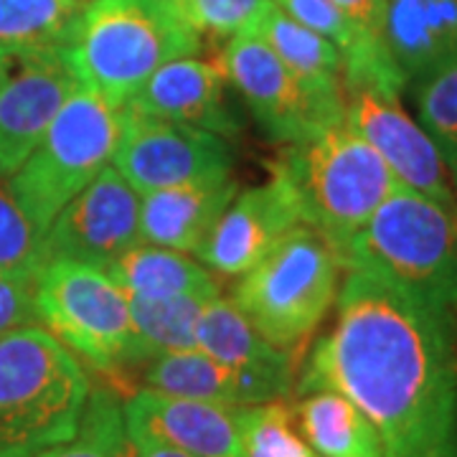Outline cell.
Here are the masks:
<instances>
[{
  "mask_svg": "<svg viewBox=\"0 0 457 457\" xmlns=\"http://www.w3.org/2000/svg\"><path fill=\"white\" fill-rule=\"evenodd\" d=\"M295 420L300 435L320 457H384L376 427L343 394H303Z\"/></svg>",
  "mask_w": 457,
  "mask_h": 457,
  "instance_id": "7402d4cb",
  "label": "cell"
},
{
  "mask_svg": "<svg viewBox=\"0 0 457 457\" xmlns=\"http://www.w3.org/2000/svg\"><path fill=\"white\" fill-rule=\"evenodd\" d=\"M272 179L290 196L300 224L318 231L338 254L402 186L381 155L345 122L305 143L282 145Z\"/></svg>",
  "mask_w": 457,
  "mask_h": 457,
  "instance_id": "3957f363",
  "label": "cell"
},
{
  "mask_svg": "<svg viewBox=\"0 0 457 457\" xmlns=\"http://www.w3.org/2000/svg\"><path fill=\"white\" fill-rule=\"evenodd\" d=\"M112 168L145 196L204 179L231 176L234 150L216 132L122 110Z\"/></svg>",
  "mask_w": 457,
  "mask_h": 457,
  "instance_id": "30bf717a",
  "label": "cell"
},
{
  "mask_svg": "<svg viewBox=\"0 0 457 457\" xmlns=\"http://www.w3.org/2000/svg\"><path fill=\"white\" fill-rule=\"evenodd\" d=\"M38 326L99 374L130 369V300L102 267L49 262L36 287Z\"/></svg>",
  "mask_w": 457,
  "mask_h": 457,
  "instance_id": "ba28073f",
  "label": "cell"
},
{
  "mask_svg": "<svg viewBox=\"0 0 457 457\" xmlns=\"http://www.w3.org/2000/svg\"><path fill=\"white\" fill-rule=\"evenodd\" d=\"M295 227H300V216L293 201L278 180L270 179L262 186L239 188L194 254L216 275L242 278Z\"/></svg>",
  "mask_w": 457,
  "mask_h": 457,
  "instance_id": "9a60e30c",
  "label": "cell"
},
{
  "mask_svg": "<svg viewBox=\"0 0 457 457\" xmlns=\"http://www.w3.org/2000/svg\"><path fill=\"white\" fill-rule=\"evenodd\" d=\"M345 92V125L389 165L396 180L442 206L457 209L450 173L429 135L402 107L396 95L356 87Z\"/></svg>",
  "mask_w": 457,
  "mask_h": 457,
  "instance_id": "4fadbf2b",
  "label": "cell"
},
{
  "mask_svg": "<svg viewBox=\"0 0 457 457\" xmlns=\"http://www.w3.org/2000/svg\"><path fill=\"white\" fill-rule=\"evenodd\" d=\"M363 31L381 41V0H333ZM384 44V41H381Z\"/></svg>",
  "mask_w": 457,
  "mask_h": 457,
  "instance_id": "1f68e13d",
  "label": "cell"
},
{
  "mask_svg": "<svg viewBox=\"0 0 457 457\" xmlns=\"http://www.w3.org/2000/svg\"><path fill=\"white\" fill-rule=\"evenodd\" d=\"M36 457H132L125 409L117 394L92 386L77 435Z\"/></svg>",
  "mask_w": 457,
  "mask_h": 457,
  "instance_id": "4316f807",
  "label": "cell"
},
{
  "mask_svg": "<svg viewBox=\"0 0 457 457\" xmlns=\"http://www.w3.org/2000/svg\"><path fill=\"white\" fill-rule=\"evenodd\" d=\"M201 46L170 0H87L66 54L77 82L122 110L161 66Z\"/></svg>",
  "mask_w": 457,
  "mask_h": 457,
  "instance_id": "7a4b0ae2",
  "label": "cell"
},
{
  "mask_svg": "<svg viewBox=\"0 0 457 457\" xmlns=\"http://www.w3.org/2000/svg\"><path fill=\"white\" fill-rule=\"evenodd\" d=\"M140 242V194L107 165L66 204L44 234L46 264L56 260L104 267Z\"/></svg>",
  "mask_w": 457,
  "mask_h": 457,
  "instance_id": "7c38bea8",
  "label": "cell"
},
{
  "mask_svg": "<svg viewBox=\"0 0 457 457\" xmlns=\"http://www.w3.org/2000/svg\"><path fill=\"white\" fill-rule=\"evenodd\" d=\"M102 270L128 297L140 300H165L194 293L219 295V282L213 279L209 267L188 257L186 252L147 242L132 245Z\"/></svg>",
  "mask_w": 457,
  "mask_h": 457,
  "instance_id": "44dd1931",
  "label": "cell"
},
{
  "mask_svg": "<svg viewBox=\"0 0 457 457\" xmlns=\"http://www.w3.org/2000/svg\"><path fill=\"white\" fill-rule=\"evenodd\" d=\"M196 348L234 371L254 376L279 399L293 394L295 356L267 341L234 305V300L213 297L196 323Z\"/></svg>",
  "mask_w": 457,
  "mask_h": 457,
  "instance_id": "d6986e66",
  "label": "cell"
},
{
  "mask_svg": "<svg viewBox=\"0 0 457 457\" xmlns=\"http://www.w3.org/2000/svg\"><path fill=\"white\" fill-rule=\"evenodd\" d=\"M132 442V457H196L176 450V447H168V445H158V442H145V440H130Z\"/></svg>",
  "mask_w": 457,
  "mask_h": 457,
  "instance_id": "d6a6232c",
  "label": "cell"
},
{
  "mask_svg": "<svg viewBox=\"0 0 457 457\" xmlns=\"http://www.w3.org/2000/svg\"><path fill=\"white\" fill-rule=\"evenodd\" d=\"M130 440L158 442L196 457H245L242 411L140 386L122 402Z\"/></svg>",
  "mask_w": 457,
  "mask_h": 457,
  "instance_id": "5bb4252c",
  "label": "cell"
},
{
  "mask_svg": "<svg viewBox=\"0 0 457 457\" xmlns=\"http://www.w3.org/2000/svg\"><path fill=\"white\" fill-rule=\"evenodd\" d=\"M179 16L204 38L231 41L234 36L257 31L275 0H170Z\"/></svg>",
  "mask_w": 457,
  "mask_h": 457,
  "instance_id": "f1b7e54d",
  "label": "cell"
},
{
  "mask_svg": "<svg viewBox=\"0 0 457 457\" xmlns=\"http://www.w3.org/2000/svg\"><path fill=\"white\" fill-rule=\"evenodd\" d=\"M341 272L330 242L300 224L242 275L231 300L267 341L297 356L333 308Z\"/></svg>",
  "mask_w": 457,
  "mask_h": 457,
  "instance_id": "8992f818",
  "label": "cell"
},
{
  "mask_svg": "<svg viewBox=\"0 0 457 457\" xmlns=\"http://www.w3.org/2000/svg\"><path fill=\"white\" fill-rule=\"evenodd\" d=\"M213 297L219 295L194 293L176 295L165 300L128 297L132 320V351L128 371H137L155 356L196 348V323L201 311Z\"/></svg>",
  "mask_w": 457,
  "mask_h": 457,
  "instance_id": "603a6c76",
  "label": "cell"
},
{
  "mask_svg": "<svg viewBox=\"0 0 457 457\" xmlns=\"http://www.w3.org/2000/svg\"><path fill=\"white\" fill-rule=\"evenodd\" d=\"M227 87L216 62L183 56L161 66L122 110L216 132L228 140L242 132L245 120L231 107Z\"/></svg>",
  "mask_w": 457,
  "mask_h": 457,
  "instance_id": "2e32d148",
  "label": "cell"
},
{
  "mask_svg": "<svg viewBox=\"0 0 457 457\" xmlns=\"http://www.w3.org/2000/svg\"><path fill=\"white\" fill-rule=\"evenodd\" d=\"M137 374L145 389L228 407H254L279 399L278 394L254 376L234 371L231 366L198 348L155 356L145 366H140Z\"/></svg>",
  "mask_w": 457,
  "mask_h": 457,
  "instance_id": "ffe728a7",
  "label": "cell"
},
{
  "mask_svg": "<svg viewBox=\"0 0 457 457\" xmlns=\"http://www.w3.org/2000/svg\"><path fill=\"white\" fill-rule=\"evenodd\" d=\"M120 132L122 110L82 84L62 104L29 158L8 176L18 204L41 237L66 204L112 163Z\"/></svg>",
  "mask_w": 457,
  "mask_h": 457,
  "instance_id": "52a82bcc",
  "label": "cell"
},
{
  "mask_svg": "<svg viewBox=\"0 0 457 457\" xmlns=\"http://www.w3.org/2000/svg\"><path fill=\"white\" fill-rule=\"evenodd\" d=\"M336 323L300 374V396L338 392L376 427L384 457H457V315L343 270Z\"/></svg>",
  "mask_w": 457,
  "mask_h": 457,
  "instance_id": "6da1fadb",
  "label": "cell"
},
{
  "mask_svg": "<svg viewBox=\"0 0 457 457\" xmlns=\"http://www.w3.org/2000/svg\"><path fill=\"white\" fill-rule=\"evenodd\" d=\"M381 41L414 82L457 59V0H381Z\"/></svg>",
  "mask_w": 457,
  "mask_h": 457,
  "instance_id": "ac0fdd59",
  "label": "cell"
},
{
  "mask_svg": "<svg viewBox=\"0 0 457 457\" xmlns=\"http://www.w3.org/2000/svg\"><path fill=\"white\" fill-rule=\"evenodd\" d=\"M216 66L275 145L305 143L345 122V92L330 95L305 87L257 31L227 41Z\"/></svg>",
  "mask_w": 457,
  "mask_h": 457,
  "instance_id": "9c48e42d",
  "label": "cell"
},
{
  "mask_svg": "<svg viewBox=\"0 0 457 457\" xmlns=\"http://www.w3.org/2000/svg\"><path fill=\"white\" fill-rule=\"evenodd\" d=\"M422 130L440 153L457 191V59L407 84Z\"/></svg>",
  "mask_w": 457,
  "mask_h": 457,
  "instance_id": "484cf974",
  "label": "cell"
},
{
  "mask_svg": "<svg viewBox=\"0 0 457 457\" xmlns=\"http://www.w3.org/2000/svg\"><path fill=\"white\" fill-rule=\"evenodd\" d=\"M239 194L234 176L204 179L140 196V242L196 252Z\"/></svg>",
  "mask_w": 457,
  "mask_h": 457,
  "instance_id": "e0dca14e",
  "label": "cell"
},
{
  "mask_svg": "<svg viewBox=\"0 0 457 457\" xmlns=\"http://www.w3.org/2000/svg\"><path fill=\"white\" fill-rule=\"evenodd\" d=\"M293 409L285 399L242 411L245 457H320L293 427Z\"/></svg>",
  "mask_w": 457,
  "mask_h": 457,
  "instance_id": "83f0119b",
  "label": "cell"
},
{
  "mask_svg": "<svg viewBox=\"0 0 457 457\" xmlns=\"http://www.w3.org/2000/svg\"><path fill=\"white\" fill-rule=\"evenodd\" d=\"M38 278L41 275L33 272L0 270V338L18 328L38 326V315H36Z\"/></svg>",
  "mask_w": 457,
  "mask_h": 457,
  "instance_id": "4dcf8cb0",
  "label": "cell"
},
{
  "mask_svg": "<svg viewBox=\"0 0 457 457\" xmlns=\"http://www.w3.org/2000/svg\"><path fill=\"white\" fill-rule=\"evenodd\" d=\"M257 33L305 87L341 95L343 56L323 36L282 13L278 5L270 8V13L257 26Z\"/></svg>",
  "mask_w": 457,
  "mask_h": 457,
  "instance_id": "cb8c5ba5",
  "label": "cell"
},
{
  "mask_svg": "<svg viewBox=\"0 0 457 457\" xmlns=\"http://www.w3.org/2000/svg\"><path fill=\"white\" fill-rule=\"evenodd\" d=\"M79 87L66 46L0 49V173L13 176Z\"/></svg>",
  "mask_w": 457,
  "mask_h": 457,
  "instance_id": "8fae6325",
  "label": "cell"
},
{
  "mask_svg": "<svg viewBox=\"0 0 457 457\" xmlns=\"http://www.w3.org/2000/svg\"><path fill=\"white\" fill-rule=\"evenodd\" d=\"M87 0H0V49L66 46Z\"/></svg>",
  "mask_w": 457,
  "mask_h": 457,
  "instance_id": "d4e9b609",
  "label": "cell"
},
{
  "mask_svg": "<svg viewBox=\"0 0 457 457\" xmlns=\"http://www.w3.org/2000/svg\"><path fill=\"white\" fill-rule=\"evenodd\" d=\"M338 257L343 270L457 311V209L399 186Z\"/></svg>",
  "mask_w": 457,
  "mask_h": 457,
  "instance_id": "5b68a950",
  "label": "cell"
},
{
  "mask_svg": "<svg viewBox=\"0 0 457 457\" xmlns=\"http://www.w3.org/2000/svg\"><path fill=\"white\" fill-rule=\"evenodd\" d=\"M44 267V237L18 204L11 179L0 173V270L41 275Z\"/></svg>",
  "mask_w": 457,
  "mask_h": 457,
  "instance_id": "f546056e",
  "label": "cell"
},
{
  "mask_svg": "<svg viewBox=\"0 0 457 457\" xmlns=\"http://www.w3.org/2000/svg\"><path fill=\"white\" fill-rule=\"evenodd\" d=\"M92 381L46 328L0 338V457H36L79 429Z\"/></svg>",
  "mask_w": 457,
  "mask_h": 457,
  "instance_id": "277c9868",
  "label": "cell"
}]
</instances>
